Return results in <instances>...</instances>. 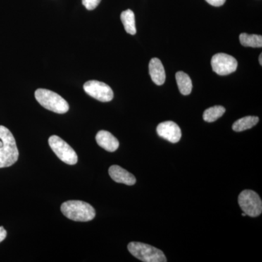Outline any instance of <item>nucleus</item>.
<instances>
[{"label":"nucleus","instance_id":"nucleus-12","mask_svg":"<svg viewBox=\"0 0 262 262\" xmlns=\"http://www.w3.org/2000/svg\"><path fill=\"white\" fill-rule=\"evenodd\" d=\"M149 75L151 80L158 85H162L165 81V69L158 58H154L149 62Z\"/></svg>","mask_w":262,"mask_h":262},{"label":"nucleus","instance_id":"nucleus-5","mask_svg":"<svg viewBox=\"0 0 262 262\" xmlns=\"http://www.w3.org/2000/svg\"><path fill=\"white\" fill-rule=\"evenodd\" d=\"M238 203L241 209L246 215L251 217H257L261 215L262 202L257 193L254 191H243L238 196Z\"/></svg>","mask_w":262,"mask_h":262},{"label":"nucleus","instance_id":"nucleus-9","mask_svg":"<svg viewBox=\"0 0 262 262\" xmlns=\"http://www.w3.org/2000/svg\"><path fill=\"white\" fill-rule=\"evenodd\" d=\"M157 133L160 137L170 143L179 142L182 138V130L177 123L172 121L161 122L157 127Z\"/></svg>","mask_w":262,"mask_h":262},{"label":"nucleus","instance_id":"nucleus-10","mask_svg":"<svg viewBox=\"0 0 262 262\" xmlns=\"http://www.w3.org/2000/svg\"><path fill=\"white\" fill-rule=\"evenodd\" d=\"M108 173L115 182L128 186L134 185L136 184L135 177L119 165H112L108 169Z\"/></svg>","mask_w":262,"mask_h":262},{"label":"nucleus","instance_id":"nucleus-15","mask_svg":"<svg viewBox=\"0 0 262 262\" xmlns=\"http://www.w3.org/2000/svg\"><path fill=\"white\" fill-rule=\"evenodd\" d=\"M259 121L258 117L247 116L243 117L237 120L233 125H232V129L236 132H241L251 129V127L255 126Z\"/></svg>","mask_w":262,"mask_h":262},{"label":"nucleus","instance_id":"nucleus-2","mask_svg":"<svg viewBox=\"0 0 262 262\" xmlns=\"http://www.w3.org/2000/svg\"><path fill=\"white\" fill-rule=\"evenodd\" d=\"M61 210L67 218L75 222H89L96 216L94 207L80 201H69L61 205Z\"/></svg>","mask_w":262,"mask_h":262},{"label":"nucleus","instance_id":"nucleus-18","mask_svg":"<svg viewBox=\"0 0 262 262\" xmlns=\"http://www.w3.org/2000/svg\"><path fill=\"white\" fill-rule=\"evenodd\" d=\"M101 1V0H82V5L89 10L96 9Z\"/></svg>","mask_w":262,"mask_h":262},{"label":"nucleus","instance_id":"nucleus-6","mask_svg":"<svg viewBox=\"0 0 262 262\" xmlns=\"http://www.w3.org/2000/svg\"><path fill=\"white\" fill-rule=\"evenodd\" d=\"M48 143L55 154L63 163L71 165H75L77 163L78 157L77 153L61 138L58 136H51Z\"/></svg>","mask_w":262,"mask_h":262},{"label":"nucleus","instance_id":"nucleus-8","mask_svg":"<svg viewBox=\"0 0 262 262\" xmlns=\"http://www.w3.org/2000/svg\"><path fill=\"white\" fill-rule=\"evenodd\" d=\"M211 67L219 75H228L237 70V61L230 55L217 53L212 57Z\"/></svg>","mask_w":262,"mask_h":262},{"label":"nucleus","instance_id":"nucleus-11","mask_svg":"<svg viewBox=\"0 0 262 262\" xmlns=\"http://www.w3.org/2000/svg\"><path fill=\"white\" fill-rule=\"evenodd\" d=\"M96 140L98 145L110 152L116 151L120 146V143L116 138L106 130L98 131Z\"/></svg>","mask_w":262,"mask_h":262},{"label":"nucleus","instance_id":"nucleus-14","mask_svg":"<svg viewBox=\"0 0 262 262\" xmlns=\"http://www.w3.org/2000/svg\"><path fill=\"white\" fill-rule=\"evenodd\" d=\"M120 18L126 32L131 35L136 34V20L134 12L131 10H125L121 13Z\"/></svg>","mask_w":262,"mask_h":262},{"label":"nucleus","instance_id":"nucleus-16","mask_svg":"<svg viewBox=\"0 0 262 262\" xmlns=\"http://www.w3.org/2000/svg\"><path fill=\"white\" fill-rule=\"evenodd\" d=\"M239 42L245 47H262V37L257 34H248L246 33H243L239 35Z\"/></svg>","mask_w":262,"mask_h":262},{"label":"nucleus","instance_id":"nucleus-19","mask_svg":"<svg viewBox=\"0 0 262 262\" xmlns=\"http://www.w3.org/2000/svg\"><path fill=\"white\" fill-rule=\"evenodd\" d=\"M206 1L212 6L220 7L225 4L226 0H206Z\"/></svg>","mask_w":262,"mask_h":262},{"label":"nucleus","instance_id":"nucleus-4","mask_svg":"<svg viewBox=\"0 0 262 262\" xmlns=\"http://www.w3.org/2000/svg\"><path fill=\"white\" fill-rule=\"evenodd\" d=\"M129 252L138 259L144 262H166L163 251L150 245L139 242H131L127 246Z\"/></svg>","mask_w":262,"mask_h":262},{"label":"nucleus","instance_id":"nucleus-13","mask_svg":"<svg viewBox=\"0 0 262 262\" xmlns=\"http://www.w3.org/2000/svg\"><path fill=\"white\" fill-rule=\"evenodd\" d=\"M176 80L179 91L184 96H187L192 92V82L190 77L184 72H178L176 74Z\"/></svg>","mask_w":262,"mask_h":262},{"label":"nucleus","instance_id":"nucleus-20","mask_svg":"<svg viewBox=\"0 0 262 262\" xmlns=\"http://www.w3.org/2000/svg\"><path fill=\"white\" fill-rule=\"evenodd\" d=\"M7 237V231L5 230L4 227H0V243L4 241Z\"/></svg>","mask_w":262,"mask_h":262},{"label":"nucleus","instance_id":"nucleus-17","mask_svg":"<svg viewBox=\"0 0 262 262\" xmlns=\"http://www.w3.org/2000/svg\"><path fill=\"white\" fill-rule=\"evenodd\" d=\"M225 108L222 106H215L207 108L203 113V120L206 122H213L223 116L225 113Z\"/></svg>","mask_w":262,"mask_h":262},{"label":"nucleus","instance_id":"nucleus-1","mask_svg":"<svg viewBox=\"0 0 262 262\" xmlns=\"http://www.w3.org/2000/svg\"><path fill=\"white\" fill-rule=\"evenodd\" d=\"M18 156L14 136L9 129L0 125V168L11 166L16 163Z\"/></svg>","mask_w":262,"mask_h":262},{"label":"nucleus","instance_id":"nucleus-22","mask_svg":"<svg viewBox=\"0 0 262 262\" xmlns=\"http://www.w3.org/2000/svg\"><path fill=\"white\" fill-rule=\"evenodd\" d=\"M242 215H243V216H246V215H247L246 214V213H243Z\"/></svg>","mask_w":262,"mask_h":262},{"label":"nucleus","instance_id":"nucleus-7","mask_svg":"<svg viewBox=\"0 0 262 262\" xmlns=\"http://www.w3.org/2000/svg\"><path fill=\"white\" fill-rule=\"evenodd\" d=\"M84 92L101 102H108L114 98L113 89L104 82L90 80L83 86Z\"/></svg>","mask_w":262,"mask_h":262},{"label":"nucleus","instance_id":"nucleus-3","mask_svg":"<svg viewBox=\"0 0 262 262\" xmlns=\"http://www.w3.org/2000/svg\"><path fill=\"white\" fill-rule=\"evenodd\" d=\"M35 98L43 107L58 114H65L70 110L69 103L64 98L53 91L47 89H37Z\"/></svg>","mask_w":262,"mask_h":262},{"label":"nucleus","instance_id":"nucleus-21","mask_svg":"<svg viewBox=\"0 0 262 262\" xmlns=\"http://www.w3.org/2000/svg\"><path fill=\"white\" fill-rule=\"evenodd\" d=\"M258 59H259V63L260 64L262 65V54H260L259 58H258Z\"/></svg>","mask_w":262,"mask_h":262}]
</instances>
